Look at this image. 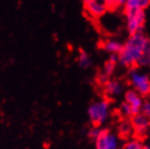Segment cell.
<instances>
[{
  "mask_svg": "<svg viewBox=\"0 0 150 149\" xmlns=\"http://www.w3.org/2000/svg\"><path fill=\"white\" fill-rule=\"evenodd\" d=\"M150 41L142 32L132 34L118 53V62L125 67L146 65Z\"/></svg>",
  "mask_w": 150,
  "mask_h": 149,
  "instance_id": "obj_1",
  "label": "cell"
},
{
  "mask_svg": "<svg viewBox=\"0 0 150 149\" xmlns=\"http://www.w3.org/2000/svg\"><path fill=\"white\" fill-rule=\"evenodd\" d=\"M110 114V104L106 100L93 102L88 108V115L94 125H100L107 120Z\"/></svg>",
  "mask_w": 150,
  "mask_h": 149,
  "instance_id": "obj_2",
  "label": "cell"
},
{
  "mask_svg": "<svg viewBox=\"0 0 150 149\" xmlns=\"http://www.w3.org/2000/svg\"><path fill=\"white\" fill-rule=\"evenodd\" d=\"M129 81L134 90L140 95H147L150 93V78L146 74L132 70L129 73Z\"/></svg>",
  "mask_w": 150,
  "mask_h": 149,
  "instance_id": "obj_3",
  "label": "cell"
},
{
  "mask_svg": "<svg viewBox=\"0 0 150 149\" xmlns=\"http://www.w3.org/2000/svg\"><path fill=\"white\" fill-rule=\"evenodd\" d=\"M125 17L127 22V29H128L129 33L132 35L137 32H141L146 20V15L144 10H125Z\"/></svg>",
  "mask_w": 150,
  "mask_h": 149,
  "instance_id": "obj_4",
  "label": "cell"
},
{
  "mask_svg": "<svg viewBox=\"0 0 150 149\" xmlns=\"http://www.w3.org/2000/svg\"><path fill=\"white\" fill-rule=\"evenodd\" d=\"M96 149H119V140L108 130H102L95 140Z\"/></svg>",
  "mask_w": 150,
  "mask_h": 149,
  "instance_id": "obj_5",
  "label": "cell"
},
{
  "mask_svg": "<svg viewBox=\"0 0 150 149\" xmlns=\"http://www.w3.org/2000/svg\"><path fill=\"white\" fill-rule=\"evenodd\" d=\"M131 124L133 130L139 136H145L150 129V120L141 113L133 115Z\"/></svg>",
  "mask_w": 150,
  "mask_h": 149,
  "instance_id": "obj_6",
  "label": "cell"
},
{
  "mask_svg": "<svg viewBox=\"0 0 150 149\" xmlns=\"http://www.w3.org/2000/svg\"><path fill=\"white\" fill-rule=\"evenodd\" d=\"M85 9L93 18H100L107 11L104 0H83Z\"/></svg>",
  "mask_w": 150,
  "mask_h": 149,
  "instance_id": "obj_7",
  "label": "cell"
},
{
  "mask_svg": "<svg viewBox=\"0 0 150 149\" xmlns=\"http://www.w3.org/2000/svg\"><path fill=\"white\" fill-rule=\"evenodd\" d=\"M125 102L128 103L132 108L134 114L140 113L141 106L143 104V99H142L141 95L138 93H137L134 90H129L125 93Z\"/></svg>",
  "mask_w": 150,
  "mask_h": 149,
  "instance_id": "obj_8",
  "label": "cell"
},
{
  "mask_svg": "<svg viewBox=\"0 0 150 149\" xmlns=\"http://www.w3.org/2000/svg\"><path fill=\"white\" fill-rule=\"evenodd\" d=\"M124 90V85L118 81H109L104 85V92L110 97H115L122 93Z\"/></svg>",
  "mask_w": 150,
  "mask_h": 149,
  "instance_id": "obj_9",
  "label": "cell"
},
{
  "mask_svg": "<svg viewBox=\"0 0 150 149\" xmlns=\"http://www.w3.org/2000/svg\"><path fill=\"white\" fill-rule=\"evenodd\" d=\"M150 5V0H126L125 6V10L136 9V10H144Z\"/></svg>",
  "mask_w": 150,
  "mask_h": 149,
  "instance_id": "obj_10",
  "label": "cell"
},
{
  "mask_svg": "<svg viewBox=\"0 0 150 149\" xmlns=\"http://www.w3.org/2000/svg\"><path fill=\"white\" fill-rule=\"evenodd\" d=\"M103 48L104 50L109 52L111 54H118L119 52L122 50L123 45L117 40H107L103 43Z\"/></svg>",
  "mask_w": 150,
  "mask_h": 149,
  "instance_id": "obj_11",
  "label": "cell"
},
{
  "mask_svg": "<svg viewBox=\"0 0 150 149\" xmlns=\"http://www.w3.org/2000/svg\"><path fill=\"white\" fill-rule=\"evenodd\" d=\"M133 126L131 122L124 120L118 125V132L120 133V136H128L133 133Z\"/></svg>",
  "mask_w": 150,
  "mask_h": 149,
  "instance_id": "obj_12",
  "label": "cell"
},
{
  "mask_svg": "<svg viewBox=\"0 0 150 149\" xmlns=\"http://www.w3.org/2000/svg\"><path fill=\"white\" fill-rule=\"evenodd\" d=\"M78 63H79V66L83 69H86L88 67L91 66V63H92L91 59H90L89 55L84 50L80 51L79 57H78Z\"/></svg>",
  "mask_w": 150,
  "mask_h": 149,
  "instance_id": "obj_13",
  "label": "cell"
},
{
  "mask_svg": "<svg viewBox=\"0 0 150 149\" xmlns=\"http://www.w3.org/2000/svg\"><path fill=\"white\" fill-rule=\"evenodd\" d=\"M144 145L139 139H131L127 141L123 149H143Z\"/></svg>",
  "mask_w": 150,
  "mask_h": 149,
  "instance_id": "obj_14",
  "label": "cell"
},
{
  "mask_svg": "<svg viewBox=\"0 0 150 149\" xmlns=\"http://www.w3.org/2000/svg\"><path fill=\"white\" fill-rule=\"evenodd\" d=\"M120 113H121V114L124 115L125 117H130V116L134 115L132 108L130 107L129 104L125 102H123L121 104V106H120Z\"/></svg>",
  "mask_w": 150,
  "mask_h": 149,
  "instance_id": "obj_15",
  "label": "cell"
},
{
  "mask_svg": "<svg viewBox=\"0 0 150 149\" xmlns=\"http://www.w3.org/2000/svg\"><path fill=\"white\" fill-rule=\"evenodd\" d=\"M140 113L142 114H144L146 118H148L150 120V102L149 101L143 102V104H142L141 109H140Z\"/></svg>",
  "mask_w": 150,
  "mask_h": 149,
  "instance_id": "obj_16",
  "label": "cell"
},
{
  "mask_svg": "<svg viewBox=\"0 0 150 149\" xmlns=\"http://www.w3.org/2000/svg\"><path fill=\"white\" fill-rule=\"evenodd\" d=\"M115 63H112V62L108 61L105 64H104L103 73L106 74L107 76H110L112 74V72L115 71Z\"/></svg>",
  "mask_w": 150,
  "mask_h": 149,
  "instance_id": "obj_17",
  "label": "cell"
},
{
  "mask_svg": "<svg viewBox=\"0 0 150 149\" xmlns=\"http://www.w3.org/2000/svg\"><path fill=\"white\" fill-rule=\"evenodd\" d=\"M101 131L102 130L98 127V126L95 125V126H93V127H92L91 129L89 130V132H88V136L91 138V139H93V140H95L97 137H98V136L100 135Z\"/></svg>",
  "mask_w": 150,
  "mask_h": 149,
  "instance_id": "obj_18",
  "label": "cell"
},
{
  "mask_svg": "<svg viewBox=\"0 0 150 149\" xmlns=\"http://www.w3.org/2000/svg\"><path fill=\"white\" fill-rule=\"evenodd\" d=\"M104 1H105L107 9H114L117 6H119L117 0H104Z\"/></svg>",
  "mask_w": 150,
  "mask_h": 149,
  "instance_id": "obj_19",
  "label": "cell"
},
{
  "mask_svg": "<svg viewBox=\"0 0 150 149\" xmlns=\"http://www.w3.org/2000/svg\"><path fill=\"white\" fill-rule=\"evenodd\" d=\"M98 81L101 84L105 85L109 81V76H107L106 74H104V73H101L98 76Z\"/></svg>",
  "mask_w": 150,
  "mask_h": 149,
  "instance_id": "obj_20",
  "label": "cell"
},
{
  "mask_svg": "<svg viewBox=\"0 0 150 149\" xmlns=\"http://www.w3.org/2000/svg\"><path fill=\"white\" fill-rule=\"evenodd\" d=\"M109 61L116 64L118 62V54H111L109 58Z\"/></svg>",
  "mask_w": 150,
  "mask_h": 149,
  "instance_id": "obj_21",
  "label": "cell"
},
{
  "mask_svg": "<svg viewBox=\"0 0 150 149\" xmlns=\"http://www.w3.org/2000/svg\"><path fill=\"white\" fill-rule=\"evenodd\" d=\"M146 57H147V64L150 66V46H149V49H148V51H147V54H146Z\"/></svg>",
  "mask_w": 150,
  "mask_h": 149,
  "instance_id": "obj_22",
  "label": "cell"
},
{
  "mask_svg": "<svg viewBox=\"0 0 150 149\" xmlns=\"http://www.w3.org/2000/svg\"><path fill=\"white\" fill-rule=\"evenodd\" d=\"M126 0H117V2H118V5H124L125 3Z\"/></svg>",
  "mask_w": 150,
  "mask_h": 149,
  "instance_id": "obj_23",
  "label": "cell"
},
{
  "mask_svg": "<svg viewBox=\"0 0 150 149\" xmlns=\"http://www.w3.org/2000/svg\"><path fill=\"white\" fill-rule=\"evenodd\" d=\"M143 149H150V145H145Z\"/></svg>",
  "mask_w": 150,
  "mask_h": 149,
  "instance_id": "obj_24",
  "label": "cell"
},
{
  "mask_svg": "<svg viewBox=\"0 0 150 149\" xmlns=\"http://www.w3.org/2000/svg\"><path fill=\"white\" fill-rule=\"evenodd\" d=\"M147 96H148V100H147V101H149V102H150V93L147 94Z\"/></svg>",
  "mask_w": 150,
  "mask_h": 149,
  "instance_id": "obj_25",
  "label": "cell"
}]
</instances>
